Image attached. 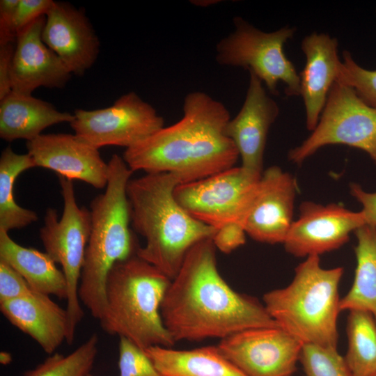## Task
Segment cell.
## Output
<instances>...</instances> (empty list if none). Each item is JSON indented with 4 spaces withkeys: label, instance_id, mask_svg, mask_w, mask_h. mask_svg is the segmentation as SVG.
Returning <instances> with one entry per match:
<instances>
[{
    "label": "cell",
    "instance_id": "obj_1",
    "mask_svg": "<svg viewBox=\"0 0 376 376\" xmlns=\"http://www.w3.org/2000/svg\"><path fill=\"white\" fill-rule=\"evenodd\" d=\"M212 238L193 246L171 281L161 305L175 342L220 339L257 327H279L263 304L234 290L217 268Z\"/></svg>",
    "mask_w": 376,
    "mask_h": 376
},
{
    "label": "cell",
    "instance_id": "obj_2",
    "mask_svg": "<svg viewBox=\"0 0 376 376\" xmlns=\"http://www.w3.org/2000/svg\"><path fill=\"white\" fill-rule=\"evenodd\" d=\"M227 108L201 91L188 93L183 116L132 147L123 158L134 172L171 173L180 184L199 180L235 166L240 155L226 136Z\"/></svg>",
    "mask_w": 376,
    "mask_h": 376
},
{
    "label": "cell",
    "instance_id": "obj_3",
    "mask_svg": "<svg viewBox=\"0 0 376 376\" xmlns=\"http://www.w3.org/2000/svg\"><path fill=\"white\" fill-rule=\"evenodd\" d=\"M180 181L171 173H146L127 186L130 222L145 239L136 254L172 280L196 243L212 238L217 228L192 217L176 201Z\"/></svg>",
    "mask_w": 376,
    "mask_h": 376
},
{
    "label": "cell",
    "instance_id": "obj_4",
    "mask_svg": "<svg viewBox=\"0 0 376 376\" xmlns=\"http://www.w3.org/2000/svg\"><path fill=\"white\" fill-rule=\"evenodd\" d=\"M108 165L105 191L90 204L91 230L79 285L80 301L99 320L106 308L110 270L117 262L136 254L140 246L130 228L127 186L133 171L117 154L111 156Z\"/></svg>",
    "mask_w": 376,
    "mask_h": 376
},
{
    "label": "cell",
    "instance_id": "obj_5",
    "mask_svg": "<svg viewBox=\"0 0 376 376\" xmlns=\"http://www.w3.org/2000/svg\"><path fill=\"white\" fill-rule=\"evenodd\" d=\"M171 279L137 254L117 262L106 282V308L100 320L107 334L124 337L142 350L172 347L161 305Z\"/></svg>",
    "mask_w": 376,
    "mask_h": 376
},
{
    "label": "cell",
    "instance_id": "obj_6",
    "mask_svg": "<svg viewBox=\"0 0 376 376\" xmlns=\"http://www.w3.org/2000/svg\"><path fill=\"white\" fill-rule=\"evenodd\" d=\"M343 274V267L324 269L319 256H308L288 285L264 295L263 304L278 326L303 344L336 347Z\"/></svg>",
    "mask_w": 376,
    "mask_h": 376
},
{
    "label": "cell",
    "instance_id": "obj_7",
    "mask_svg": "<svg viewBox=\"0 0 376 376\" xmlns=\"http://www.w3.org/2000/svg\"><path fill=\"white\" fill-rule=\"evenodd\" d=\"M233 24L234 31L217 44V62L253 72L273 95L279 94L278 84L282 82L287 96H299V75L283 51L296 28L285 26L264 32L240 17H234Z\"/></svg>",
    "mask_w": 376,
    "mask_h": 376
},
{
    "label": "cell",
    "instance_id": "obj_8",
    "mask_svg": "<svg viewBox=\"0 0 376 376\" xmlns=\"http://www.w3.org/2000/svg\"><path fill=\"white\" fill-rule=\"evenodd\" d=\"M63 210L58 219L57 211L46 210L40 237L45 252L61 265L68 285L67 311L70 320V338L74 340L75 330L84 317L79 298V285L85 252L91 230V211L77 204L72 180L58 176Z\"/></svg>",
    "mask_w": 376,
    "mask_h": 376
},
{
    "label": "cell",
    "instance_id": "obj_9",
    "mask_svg": "<svg viewBox=\"0 0 376 376\" xmlns=\"http://www.w3.org/2000/svg\"><path fill=\"white\" fill-rule=\"evenodd\" d=\"M333 144L362 150L376 164V109L338 80L329 91L317 126L301 145L290 150L288 159L301 164L322 147Z\"/></svg>",
    "mask_w": 376,
    "mask_h": 376
},
{
    "label": "cell",
    "instance_id": "obj_10",
    "mask_svg": "<svg viewBox=\"0 0 376 376\" xmlns=\"http://www.w3.org/2000/svg\"><path fill=\"white\" fill-rule=\"evenodd\" d=\"M70 123L79 138L99 149L107 146H134L164 126L155 109L134 91L106 108L77 109Z\"/></svg>",
    "mask_w": 376,
    "mask_h": 376
},
{
    "label": "cell",
    "instance_id": "obj_11",
    "mask_svg": "<svg viewBox=\"0 0 376 376\" xmlns=\"http://www.w3.org/2000/svg\"><path fill=\"white\" fill-rule=\"evenodd\" d=\"M261 175L241 166H233L199 180L179 184L173 194L192 217L209 226L218 229L229 223L241 224Z\"/></svg>",
    "mask_w": 376,
    "mask_h": 376
},
{
    "label": "cell",
    "instance_id": "obj_12",
    "mask_svg": "<svg viewBox=\"0 0 376 376\" xmlns=\"http://www.w3.org/2000/svg\"><path fill=\"white\" fill-rule=\"evenodd\" d=\"M303 343L279 327L243 330L221 339V354L246 376H290Z\"/></svg>",
    "mask_w": 376,
    "mask_h": 376
},
{
    "label": "cell",
    "instance_id": "obj_13",
    "mask_svg": "<svg viewBox=\"0 0 376 376\" xmlns=\"http://www.w3.org/2000/svg\"><path fill=\"white\" fill-rule=\"evenodd\" d=\"M297 182L277 166L263 171L249 200L241 225L253 240L283 243L293 222Z\"/></svg>",
    "mask_w": 376,
    "mask_h": 376
},
{
    "label": "cell",
    "instance_id": "obj_14",
    "mask_svg": "<svg viewBox=\"0 0 376 376\" xmlns=\"http://www.w3.org/2000/svg\"><path fill=\"white\" fill-rule=\"evenodd\" d=\"M366 224L361 212L336 203L303 202L284 242L286 251L296 257L319 256L341 247L350 234Z\"/></svg>",
    "mask_w": 376,
    "mask_h": 376
},
{
    "label": "cell",
    "instance_id": "obj_15",
    "mask_svg": "<svg viewBox=\"0 0 376 376\" xmlns=\"http://www.w3.org/2000/svg\"><path fill=\"white\" fill-rule=\"evenodd\" d=\"M27 153L36 166L56 172L68 180H78L95 189L106 187L109 165L99 149L71 134H42L26 141Z\"/></svg>",
    "mask_w": 376,
    "mask_h": 376
},
{
    "label": "cell",
    "instance_id": "obj_16",
    "mask_svg": "<svg viewBox=\"0 0 376 376\" xmlns=\"http://www.w3.org/2000/svg\"><path fill=\"white\" fill-rule=\"evenodd\" d=\"M249 75L244 102L236 116L228 121L225 133L237 149L241 166L260 176L268 132L279 116V107L266 93L262 81L253 72Z\"/></svg>",
    "mask_w": 376,
    "mask_h": 376
},
{
    "label": "cell",
    "instance_id": "obj_17",
    "mask_svg": "<svg viewBox=\"0 0 376 376\" xmlns=\"http://www.w3.org/2000/svg\"><path fill=\"white\" fill-rule=\"evenodd\" d=\"M42 39L72 74L82 76L95 62L100 42L84 12L54 1L46 15Z\"/></svg>",
    "mask_w": 376,
    "mask_h": 376
},
{
    "label": "cell",
    "instance_id": "obj_18",
    "mask_svg": "<svg viewBox=\"0 0 376 376\" xmlns=\"http://www.w3.org/2000/svg\"><path fill=\"white\" fill-rule=\"evenodd\" d=\"M46 17L26 26L16 38L11 72L12 91L31 95L39 88H62L72 73L42 39Z\"/></svg>",
    "mask_w": 376,
    "mask_h": 376
},
{
    "label": "cell",
    "instance_id": "obj_19",
    "mask_svg": "<svg viewBox=\"0 0 376 376\" xmlns=\"http://www.w3.org/2000/svg\"><path fill=\"white\" fill-rule=\"evenodd\" d=\"M338 46L336 38L316 32L306 36L301 43L306 63L299 75L300 95L305 107L306 128L311 132L317 126L329 91L338 79L341 61Z\"/></svg>",
    "mask_w": 376,
    "mask_h": 376
},
{
    "label": "cell",
    "instance_id": "obj_20",
    "mask_svg": "<svg viewBox=\"0 0 376 376\" xmlns=\"http://www.w3.org/2000/svg\"><path fill=\"white\" fill-rule=\"evenodd\" d=\"M0 311L15 327L31 336L47 354L70 338V320L49 295L34 291L29 296L0 303Z\"/></svg>",
    "mask_w": 376,
    "mask_h": 376
},
{
    "label": "cell",
    "instance_id": "obj_21",
    "mask_svg": "<svg viewBox=\"0 0 376 376\" xmlns=\"http://www.w3.org/2000/svg\"><path fill=\"white\" fill-rule=\"evenodd\" d=\"M74 113L61 112L51 103L32 95L11 91L0 100V137L8 142L31 141L61 123H70Z\"/></svg>",
    "mask_w": 376,
    "mask_h": 376
},
{
    "label": "cell",
    "instance_id": "obj_22",
    "mask_svg": "<svg viewBox=\"0 0 376 376\" xmlns=\"http://www.w3.org/2000/svg\"><path fill=\"white\" fill-rule=\"evenodd\" d=\"M0 259L15 269L34 291L67 299L65 274L46 252L22 246L8 232L0 230Z\"/></svg>",
    "mask_w": 376,
    "mask_h": 376
},
{
    "label": "cell",
    "instance_id": "obj_23",
    "mask_svg": "<svg viewBox=\"0 0 376 376\" xmlns=\"http://www.w3.org/2000/svg\"><path fill=\"white\" fill-rule=\"evenodd\" d=\"M145 352L164 376H246L217 345L187 350L154 345Z\"/></svg>",
    "mask_w": 376,
    "mask_h": 376
},
{
    "label": "cell",
    "instance_id": "obj_24",
    "mask_svg": "<svg viewBox=\"0 0 376 376\" xmlns=\"http://www.w3.org/2000/svg\"><path fill=\"white\" fill-rule=\"evenodd\" d=\"M357 267L353 283L340 299V310L370 313L376 320V228L368 224L354 231Z\"/></svg>",
    "mask_w": 376,
    "mask_h": 376
},
{
    "label": "cell",
    "instance_id": "obj_25",
    "mask_svg": "<svg viewBox=\"0 0 376 376\" xmlns=\"http://www.w3.org/2000/svg\"><path fill=\"white\" fill-rule=\"evenodd\" d=\"M29 153L18 154L11 147L4 148L0 157V230L20 229L38 220L37 213L19 205L14 197V185L24 171L36 167Z\"/></svg>",
    "mask_w": 376,
    "mask_h": 376
},
{
    "label": "cell",
    "instance_id": "obj_26",
    "mask_svg": "<svg viewBox=\"0 0 376 376\" xmlns=\"http://www.w3.org/2000/svg\"><path fill=\"white\" fill-rule=\"evenodd\" d=\"M347 334L348 347L344 357L352 376L376 374V320L361 310L350 311Z\"/></svg>",
    "mask_w": 376,
    "mask_h": 376
},
{
    "label": "cell",
    "instance_id": "obj_27",
    "mask_svg": "<svg viewBox=\"0 0 376 376\" xmlns=\"http://www.w3.org/2000/svg\"><path fill=\"white\" fill-rule=\"evenodd\" d=\"M98 336L93 334L70 354H54L33 370L32 376H84L89 373L97 354Z\"/></svg>",
    "mask_w": 376,
    "mask_h": 376
},
{
    "label": "cell",
    "instance_id": "obj_28",
    "mask_svg": "<svg viewBox=\"0 0 376 376\" xmlns=\"http://www.w3.org/2000/svg\"><path fill=\"white\" fill-rule=\"evenodd\" d=\"M299 361L305 376H352L336 347L304 344Z\"/></svg>",
    "mask_w": 376,
    "mask_h": 376
},
{
    "label": "cell",
    "instance_id": "obj_29",
    "mask_svg": "<svg viewBox=\"0 0 376 376\" xmlns=\"http://www.w3.org/2000/svg\"><path fill=\"white\" fill-rule=\"evenodd\" d=\"M338 80L352 87L367 105L376 109V70H366L356 63L348 51L343 52Z\"/></svg>",
    "mask_w": 376,
    "mask_h": 376
},
{
    "label": "cell",
    "instance_id": "obj_30",
    "mask_svg": "<svg viewBox=\"0 0 376 376\" xmlns=\"http://www.w3.org/2000/svg\"><path fill=\"white\" fill-rule=\"evenodd\" d=\"M118 352L120 376H164L145 350L127 338L120 337Z\"/></svg>",
    "mask_w": 376,
    "mask_h": 376
},
{
    "label": "cell",
    "instance_id": "obj_31",
    "mask_svg": "<svg viewBox=\"0 0 376 376\" xmlns=\"http://www.w3.org/2000/svg\"><path fill=\"white\" fill-rule=\"evenodd\" d=\"M34 290L8 263L0 259V303L26 297Z\"/></svg>",
    "mask_w": 376,
    "mask_h": 376
},
{
    "label": "cell",
    "instance_id": "obj_32",
    "mask_svg": "<svg viewBox=\"0 0 376 376\" xmlns=\"http://www.w3.org/2000/svg\"><path fill=\"white\" fill-rule=\"evenodd\" d=\"M54 1L19 0L14 17V32L17 36L39 17L48 13Z\"/></svg>",
    "mask_w": 376,
    "mask_h": 376
},
{
    "label": "cell",
    "instance_id": "obj_33",
    "mask_svg": "<svg viewBox=\"0 0 376 376\" xmlns=\"http://www.w3.org/2000/svg\"><path fill=\"white\" fill-rule=\"evenodd\" d=\"M217 249L230 253L246 242V233L238 223H229L218 228L212 238Z\"/></svg>",
    "mask_w": 376,
    "mask_h": 376
},
{
    "label": "cell",
    "instance_id": "obj_34",
    "mask_svg": "<svg viewBox=\"0 0 376 376\" xmlns=\"http://www.w3.org/2000/svg\"><path fill=\"white\" fill-rule=\"evenodd\" d=\"M19 0L0 1V45L16 41L15 13Z\"/></svg>",
    "mask_w": 376,
    "mask_h": 376
},
{
    "label": "cell",
    "instance_id": "obj_35",
    "mask_svg": "<svg viewBox=\"0 0 376 376\" xmlns=\"http://www.w3.org/2000/svg\"><path fill=\"white\" fill-rule=\"evenodd\" d=\"M15 42L0 45V100L11 91V72Z\"/></svg>",
    "mask_w": 376,
    "mask_h": 376
},
{
    "label": "cell",
    "instance_id": "obj_36",
    "mask_svg": "<svg viewBox=\"0 0 376 376\" xmlns=\"http://www.w3.org/2000/svg\"><path fill=\"white\" fill-rule=\"evenodd\" d=\"M350 194L362 205L366 224L376 228V192H367L357 183L350 185Z\"/></svg>",
    "mask_w": 376,
    "mask_h": 376
},
{
    "label": "cell",
    "instance_id": "obj_37",
    "mask_svg": "<svg viewBox=\"0 0 376 376\" xmlns=\"http://www.w3.org/2000/svg\"><path fill=\"white\" fill-rule=\"evenodd\" d=\"M12 361L11 354L5 351H1L0 353V363L3 365L10 363Z\"/></svg>",
    "mask_w": 376,
    "mask_h": 376
},
{
    "label": "cell",
    "instance_id": "obj_38",
    "mask_svg": "<svg viewBox=\"0 0 376 376\" xmlns=\"http://www.w3.org/2000/svg\"><path fill=\"white\" fill-rule=\"evenodd\" d=\"M24 376H32V375H31V372H30V370H29V371L26 372V373L24 374Z\"/></svg>",
    "mask_w": 376,
    "mask_h": 376
},
{
    "label": "cell",
    "instance_id": "obj_39",
    "mask_svg": "<svg viewBox=\"0 0 376 376\" xmlns=\"http://www.w3.org/2000/svg\"><path fill=\"white\" fill-rule=\"evenodd\" d=\"M84 376H93V375H91V373H89L86 374V375H84Z\"/></svg>",
    "mask_w": 376,
    "mask_h": 376
},
{
    "label": "cell",
    "instance_id": "obj_40",
    "mask_svg": "<svg viewBox=\"0 0 376 376\" xmlns=\"http://www.w3.org/2000/svg\"><path fill=\"white\" fill-rule=\"evenodd\" d=\"M373 376H376V374H375V375H373Z\"/></svg>",
    "mask_w": 376,
    "mask_h": 376
},
{
    "label": "cell",
    "instance_id": "obj_41",
    "mask_svg": "<svg viewBox=\"0 0 376 376\" xmlns=\"http://www.w3.org/2000/svg\"><path fill=\"white\" fill-rule=\"evenodd\" d=\"M290 376H292V375H290Z\"/></svg>",
    "mask_w": 376,
    "mask_h": 376
}]
</instances>
